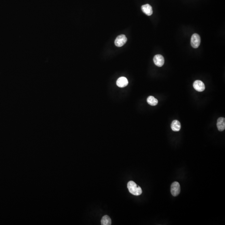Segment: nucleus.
Returning <instances> with one entry per match:
<instances>
[{
	"instance_id": "obj_10",
	"label": "nucleus",
	"mask_w": 225,
	"mask_h": 225,
	"mask_svg": "<svg viewBox=\"0 0 225 225\" xmlns=\"http://www.w3.org/2000/svg\"><path fill=\"white\" fill-rule=\"evenodd\" d=\"M171 128L173 131L177 132L179 131L181 128V123L178 120H174L172 122L171 124Z\"/></svg>"
},
{
	"instance_id": "obj_9",
	"label": "nucleus",
	"mask_w": 225,
	"mask_h": 225,
	"mask_svg": "<svg viewBox=\"0 0 225 225\" xmlns=\"http://www.w3.org/2000/svg\"><path fill=\"white\" fill-rule=\"evenodd\" d=\"M217 127L218 131H222L225 129V118L220 117L218 118L217 122Z\"/></svg>"
},
{
	"instance_id": "obj_12",
	"label": "nucleus",
	"mask_w": 225,
	"mask_h": 225,
	"mask_svg": "<svg viewBox=\"0 0 225 225\" xmlns=\"http://www.w3.org/2000/svg\"><path fill=\"white\" fill-rule=\"evenodd\" d=\"M101 225H110L111 224V220L108 215L103 216L101 219Z\"/></svg>"
},
{
	"instance_id": "obj_5",
	"label": "nucleus",
	"mask_w": 225,
	"mask_h": 225,
	"mask_svg": "<svg viewBox=\"0 0 225 225\" xmlns=\"http://www.w3.org/2000/svg\"><path fill=\"white\" fill-rule=\"evenodd\" d=\"M194 89L198 92H202L205 89V86L202 81L196 80L193 84Z\"/></svg>"
},
{
	"instance_id": "obj_2",
	"label": "nucleus",
	"mask_w": 225,
	"mask_h": 225,
	"mask_svg": "<svg viewBox=\"0 0 225 225\" xmlns=\"http://www.w3.org/2000/svg\"><path fill=\"white\" fill-rule=\"evenodd\" d=\"M190 43L191 46L194 48H198L201 44V38L200 35L197 33L193 34L191 37Z\"/></svg>"
},
{
	"instance_id": "obj_1",
	"label": "nucleus",
	"mask_w": 225,
	"mask_h": 225,
	"mask_svg": "<svg viewBox=\"0 0 225 225\" xmlns=\"http://www.w3.org/2000/svg\"><path fill=\"white\" fill-rule=\"evenodd\" d=\"M128 188L130 193L133 195L138 196L142 193V190L140 186H138L136 183L133 181H130L128 183Z\"/></svg>"
},
{
	"instance_id": "obj_8",
	"label": "nucleus",
	"mask_w": 225,
	"mask_h": 225,
	"mask_svg": "<svg viewBox=\"0 0 225 225\" xmlns=\"http://www.w3.org/2000/svg\"><path fill=\"white\" fill-rule=\"evenodd\" d=\"M141 9L142 12L146 15L150 16L153 14V9L152 6L149 4H147L143 5L141 7Z\"/></svg>"
},
{
	"instance_id": "obj_6",
	"label": "nucleus",
	"mask_w": 225,
	"mask_h": 225,
	"mask_svg": "<svg viewBox=\"0 0 225 225\" xmlns=\"http://www.w3.org/2000/svg\"><path fill=\"white\" fill-rule=\"evenodd\" d=\"M154 62L156 66L161 67L164 63V58L161 55H156L154 58Z\"/></svg>"
},
{
	"instance_id": "obj_11",
	"label": "nucleus",
	"mask_w": 225,
	"mask_h": 225,
	"mask_svg": "<svg viewBox=\"0 0 225 225\" xmlns=\"http://www.w3.org/2000/svg\"><path fill=\"white\" fill-rule=\"evenodd\" d=\"M147 101L149 105H152V106H155V105H157L158 103V100L153 96H149L147 98Z\"/></svg>"
},
{
	"instance_id": "obj_4",
	"label": "nucleus",
	"mask_w": 225,
	"mask_h": 225,
	"mask_svg": "<svg viewBox=\"0 0 225 225\" xmlns=\"http://www.w3.org/2000/svg\"><path fill=\"white\" fill-rule=\"evenodd\" d=\"M127 41L126 36L124 35H120L117 37L115 41V44L117 47H121L124 46Z\"/></svg>"
},
{
	"instance_id": "obj_3",
	"label": "nucleus",
	"mask_w": 225,
	"mask_h": 225,
	"mask_svg": "<svg viewBox=\"0 0 225 225\" xmlns=\"http://www.w3.org/2000/svg\"><path fill=\"white\" fill-rule=\"evenodd\" d=\"M171 193L173 196H178L181 192V187L178 182H174L172 184L171 188Z\"/></svg>"
},
{
	"instance_id": "obj_7",
	"label": "nucleus",
	"mask_w": 225,
	"mask_h": 225,
	"mask_svg": "<svg viewBox=\"0 0 225 225\" xmlns=\"http://www.w3.org/2000/svg\"><path fill=\"white\" fill-rule=\"evenodd\" d=\"M128 84L127 79L124 77H121L118 79L116 84L120 88H124Z\"/></svg>"
}]
</instances>
